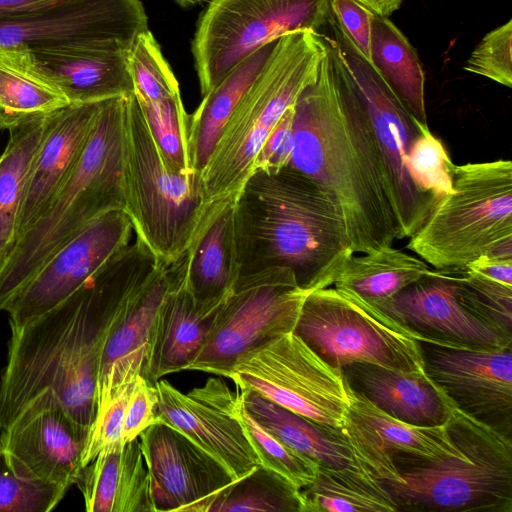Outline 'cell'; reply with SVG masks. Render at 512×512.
Here are the masks:
<instances>
[{"label":"cell","instance_id":"obj_1","mask_svg":"<svg viewBox=\"0 0 512 512\" xmlns=\"http://www.w3.org/2000/svg\"><path fill=\"white\" fill-rule=\"evenodd\" d=\"M159 263L136 238L56 307L11 329L0 380L1 431L46 389L55 393L75 423L89 430L109 333L126 301Z\"/></svg>","mask_w":512,"mask_h":512},{"label":"cell","instance_id":"obj_2","mask_svg":"<svg viewBox=\"0 0 512 512\" xmlns=\"http://www.w3.org/2000/svg\"><path fill=\"white\" fill-rule=\"evenodd\" d=\"M327 53L316 80L294 104L289 166L337 203L353 253L392 245L401 234L381 162L341 49L323 33Z\"/></svg>","mask_w":512,"mask_h":512},{"label":"cell","instance_id":"obj_3","mask_svg":"<svg viewBox=\"0 0 512 512\" xmlns=\"http://www.w3.org/2000/svg\"><path fill=\"white\" fill-rule=\"evenodd\" d=\"M234 228L238 278L284 268L312 291L331 286L353 254L332 196L289 165L248 176L235 197Z\"/></svg>","mask_w":512,"mask_h":512},{"label":"cell","instance_id":"obj_4","mask_svg":"<svg viewBox=\"0 0 512 512\" xmlns=\"http://www.w3.org/2000/svg\"><path fill=\"white\" fill-rule=\"evenodd\" d=\"M127 98L102 101L77 165L41 216L17 238L0 264V310L43 263L86 226L108 212L125 210Z\"/></svg>","mask_w":512,"mask_h":512},{"label":"cell","instance_id":"obj_5","mask_svg":"<svg viewBox=\"0 0 512 512\" xmlns=\"http://www.w3.org/2000/svg\"><path fill=\"white\" fill-rule=\"evenodd\" d=\"M457 455L397 453L402 483H383L398 511L512 512L511 436L456 407L447 421Z\"/></svg>","mask_w":512,"mask_h":512},{"label":"cell","instance_id":"obj_6","mask_svg":"<svg viewBox=\"0 0 512 512\" xmlns=\"http://www.w3.org/2000/svg\"><path fill=\"white\" fill-rule=\"evenodd\" d=\"M327 53L323 33L300 30L275 41L255 82L228 119L201 173L209 202L236 197L271 129L313 83Z\"/></svg>","mask_w":512,"mask_h":512},{"label":"cell","instance_id":"obj_7","mask_svg":"<svg viewBox=\"0 0 512 512\" xmlns=\"http://www.w3.org/2000/svg\"><path fill=\"white\" fill-rule=\"evenodd\" d=\"M407 248L436 270L464 269L480 256L512 259V162L454 165L453 191Z\"/></svg>","mask_w":512,"mask_h":512},{"label":"cell","instance_id":"obj_8","mask_svg":"<svg viewBox=\"0 0 512 512\" xmlns=\"http://www.w3.org/2000/svg\"><path fill=\"white\" fill-rule=\"evenodd\" d=\"M125 134L124 211L136 238L160 263L171 265L187 249L210 203L201 174L166 166L134 94L127 98Z\"/></svg>","mask_w":512,"mask_h":512},{"label":"cell","instance_id":"obj_9","mask_svg":"<svg viewBox=\"0 0 512 512\" xmlns=\"http://www.w3.org/2000/svg\"><path fill=\"white\" fill-rule=\"evenodd\" d=\"M294 332L335 368L365 363L425 372L421 338L358 295L333 286L306 296Z\"/></svg>","mask_w":512,"mask_h":512},{"label":"cell","instance_id":"obj_10","mask_svg":"<svg viewBox=\"0 0 512 512\" xmlns=\"http://www.w3.org/2000/svg\"><path fill=\"white\" fill-rule=\"evenodd\" d=\"M330 16V0H211L191 44L202 96L261 47L291 32H320Z\"/></svg>","mask_w":512,"mask_h":512},{"label":"cell","instance_id":"obj_11","mask_svg":"<svg viewBox=\"0 0 512 512\" xmlns=\"http://www.w3.org/2000/svg\"><path fill=\"white\" fill-rule=\"evenodd\" d=\"M251 390L324 427L342 428L349 408L341 369L319 356L294 331L241 357L227 375Z\"/></svg>","mask_w":512,"mask_h":512},{"label":"cell","instance_id":"obj_12","mask_svg":"<svg viewBox=\"0 0 512 512\" xmlns=\"http://www.w3.org/2000/svg\"><path fill=\"white\" fill-rule=\"evenodd\" d=\"M309 292L289 269L239 277L188 370L227 378L241 357L294 331Z\"/></svg>","mask_w":512,"mask_h":512},{"label":"cell","instance_id":"obj_13","mask_svg":"<svg viewBox=\"0 0 512 512\" xmlns=\"http://www.w3.org/2000/svg\"><path fill=\"white\" fill-rule=\"evenodd\" d=\"M329 24L366 114L401 239L410 238L437 204L431 195L415 185L407 168L409 150L422 124L407 110L372 63L357 52L332 18Z\"/></svg>","mask_w":512,"mask_h":512},{"label":"cell","instance_id":"obj_14","mask_svg":"<svg viewBox=\"0 0 512 512\" xmlns=\"http://www.w3.org/2000/svg\"><path fill=\"white\" fill-rule=\"evenodd\" d=\"M147 30L140 0H57L0 16V49L87 47L129 54Z\"/></svg>","mask_w":512,"mask_h":512},{"label":"cell","instance_id":"obj_15","mask_svg":"<svg viewBox=\"0 0 512 512\" xmlns=\"http://www.w3.org/2000/svg\"><path fill=\"white\" fill-rule=\"evenodd\" d=\"M125 211L108 212L54 253L5 305L11 329H18L56 307L117 254L131 239Z\"/></svg>","mask_w":512,"mask_h":512},{"label":"cell","instance_id":"obj_16","mask_svg":"<svg viewBox=\"0 0 512 512\" xmlns=\"http://www.w3.org/2000/svg\"><path fill=\"white\" fill-rule=\"evenodd\" d=\"M157 419L176 428L238 479L259 465L238 417L240 391L218 377L184 393L159 379Z\"/></svg>","mask_w":512,"mask_h":512},{"label":"cell","instance_id":"obj_17","mask_svg":"<svg viewBox=\"0 0 512 512\" xmlns=\"http://www.w3.org/2000/svg\"><path fill=\"white\" fill-rule=\"evenodd\" d=\"M88 429L68 415L46 389L32 399L0 435L3 452L20 477L61 485L76 484Z\"/></svg>","mask_w":512,"mask_h":512},{"label":"cell","instance_id":"obj_18","mask_svg":"<svg viewBox=\"0 0 512 512\" xmlns=\"http://www.w3.org/2000/svg\"><path fill=\"white\" fill-rule=\"evenodd\" d=\"M426 374L462 412L512 430V347L451 348L421 342Z\"/></svg>","mask_w":512,"mask_h":512},{"label":"cell","instance_id":"obj_19","mask_svg":"<svg viewBox=\"0 0 512 512\" xmlns=\"http://www.w3.org/2000/svg\"><path fill=\"white\" fill-rule=\"evenodd\" d=\"M459 270L431 269L401 290L387 313L414 331L422 342L463 349L512 347V334L480 319L459 301Z\"/></svg>","mask_w":512,"mask_h":512},{"label":"cell","instance_id":"obj_20","mask_svg":"<svg viewBox=\"0 0 512 512\" xmlns=\"http://www.w3.org/2000/svg\"><path fill=\"white\" fill-rule=\"evenodd\" d=\"M139 440L150 475L153 512H191L235 480L220 462L159 419Z\"/></svg>","mask_w":512,"mask_h":512},{"label":"cell","instance_id":"obj_21","mask_svg":"<svg viewBox=\"0 0 512 512\" xmlns=\"http://www.w3.org/2000/svg\"><path fill=\"white\" fill-rule=\"evenodd\" d=\"M348 396L347 419L341 430L353 455L383 483H402L393 462L397 453L438 459L460 452L447 422L438 426L411 425L386 414L349 386Z\"/></svg>","mask_w":512,"mask_h":512},{"label":"cell","instance_id":"obj_22","mask_svg":"<svg viewBox=\"0 0 512 512\" xmlns=\"http://www.w3.org/2000/svg\"><path fill=\"white\" fill-rule=\"evenodd\" d=\"M174 280L173 264L159 263L129 297L105 343L97 379V410L143 376L158 308Z\"/></svg>","mask_w":512,"mask_h":512},{"label":"cell","instance_id":"obj_23","mask_svg":"<svg viewBox=\"0 0 512 512\" xmlns=\"http://www.w3.org/2000/svg\"><path fill=\"white\" fill-rule=\"evenodd\" d=\"M101 103L69 104L48 116L19 206L17 238L41 216L77 165L95 126Z\"/></svg>","mask_w":512,"mask_h":512},{"label":"cell","instance_id":"obj_24","mask_svg":"<svg viewBox=\"0 0 512 512\" xmlns=\"http://www.w3.org/2000/svg\"><path fill=\"white\" fill-rule=\"evenodd\" d=\"M172 264L174 280L155 317L143 374L153 384L163 376L188 370L227 299L198 302L186 286L180 258Z\"/></svg>","mask_w":512,"mask_h":512},{"label":"cell","instance_id":"obj_25","mask_svg":"<svg viewBox=\"0 0 512 512\" xmlns=\"http://www.w3.org/2000/svg\"><path fill=\"white\" fill-rule=\"evenodd\" d=\"M13 50L70 104L101 102L134 94L128 54L87 47Z\"/></svg>","mask_w":512,"mask_h":512},{"label":"cell","instance_id":"obj_26","mask_svg":"<svg viewBox=\"0 0 512 512\" xmlns=\"http://www.w3.org/2000/svg\"><path fill=\"white\" fill-rule=\"evenodd\" d=\"M235 197L211 201L181 255L187 288L200 303L223 300L237 282Z\"/></svg>","mask_w":512,"mask_h":512},{"label":"cell","instance_id":"obj_27","mask_svg":"<svg viewBox=\"0 0 512 512\" xmlns=\"http://www.w3.org/2000/svg\"><path fill=\"white\" fill-rule=\"evenodd\" d=\"M348 386L391 417L416 426L445 424L455 406L426 372L353 363L342 368Z\"/></svg>","mask_w":512,"mask_h":512},{"label":"cell","instance_id":"obj_28","mask_svg":"<svg viewBox=\"0 0 512 512\" xmlns=\"http://www.w3.org/2000/svg\"><path fill=\"white\" fill-rule=\"evenodd\" d=\"M76 485L87 512H153L139 437L102 450L82 467Z\"/></svg>","mask_w":512,"mask_h":512},{"label":"cell","instance_id":"obj_29","mask_svg":"<svg viewBox=\"0 0 512 512\" xmlns=\"http://www.w3.org/2000/svg\"><path fill=\"white\" fill-rule=\"evenodd\" d=\"M274 44L261 47L234 67L188 116V151L196 172L202 173L228 119L262 72Z\"/></svg>","mask_w":512,"mask_h":512},{"label":"cell","instance_id":"obj_30","mask_svg":"<svg viewBox=\"0 0 512 512\" xmlns=\"http://www.w3.org/2000/svg\"><path fill=\"white\" fill-rule=\"evenodd\" d=\"M240 394L244 408L264 429L319 467L338 469L354 461L341 428L318 425L255 391Z\"/></svg>","mask_w":512,"mask_h":512},{"label":"cell","instance_id":"obj_31","mask_svg":"<svg viewBox=\"0 0 512 512\" xmlns=\"http://www.w3.org/2000/svg\"><path fill=\"white\" fill-rule=\"evenodd\" d=\"M422 259L392 245L351 254L331 286L350 291L387 312L393 298L430 271Z\"/></svg>","mask_w":512,"mask_h":512},{"label":"cell","instance_id":"obj_32","mask_svg":"<svg viewBox=\"0 0 512 512\" xmlns=\"http://www.w3.org/2000/svg\"><path fill=\"white\" fill-rule=\"evenodd\" d=\"M301 512H394L398 507L371 468L354 456L346 467H319L300 489Z\"/></svg>","mask_w":512,"mask_h":512},{"label":"cell","instance_id":"obj_33","mask_svg":"<svg viewBox=\"0 0 512 512\" xmlns=\"http://www.w3.org/2000/svg\"><path fill=\"white\" fill-rule=\"evenodd\" d=\"M371 27L370 62L413 117L428 126L425 75L415 48L388 17L373 14Z\"/></svg>","mask_w":512,"mask_h":512},{"label":"cell","instance_id":"obj_34","mask_svg":"<svg viewBox=\"0 0 512 512\" xmlns=\"http://www.w3.org/2000/svg\"><path fill=\"white\" fill-rule=\"evenodd\" d=\"M70 103L35 73L20 53L0 49V129L48 117Z\"/></svg>","mask_w":512,"mask_h":512},{"label":"cell","instance_id":"obj_35","mask_svg":"<svg viewBox=\"0 0 512 512\" xmlns=\"http://www.w3.org/2000/svg\"><path fill=\"white\" fill-rule=\"evenodd\" d=\"M47 118L9 130L7 144L0 155V264L12 249L25 183L42 142Z\"/></svg>","mask_w":512,"mask_h":512},{"label":"cell","instance_id":"obj_36","mask_svg":"<svg viewBox=\"0 0 512 512\" xmlns=\"http://www.w3.org/2000/svg\"><path fill=\"white\" fill-rule=\"evenodd\" d=\"M191 512H301L300 490L259 464L195 505Z\"/></svg>","mask_w":512,"mask_h":512},{"label":"cell","instance_id":"obj_37","mask_svg":"<svg viewBox=\"0 0 512 512\" xmlns=\"http://www.w3.org/2000/svg\"><path fill=\"white\" fill-rule=\"evenodd\" d=\"M138 104L166 166L177 173L195 171L188 151V115L180 93L158 102Z\"/></svg>","mask_w":512,"mask_h":512},{"label":"cell","instance_id":"obj_38","mask_svg":"<svg viewBox=\"0 0 512 512\" xmlns=\"http://www.w3.org/2000/svg\"><path fill=\"white\" fill-rule=\"evenodd\" d=\"M238 417L260 465L280 474L299 490L315 480L319 466L264 429L244 408L242 399Z\"/></svg>","mask_w":512,"mask_h":512},{"label":"cell","instance_id":"obj_39","mask_svg":"<svg viewBox=\"0 0 512 512\" xmlns=\"http://www.w3.org/2000/svg\"><path fill=\"white\" fill-rule=\"evenodd\" d=\"M128 66L138 102L154 103L180 93L177 79L149 30L136 39L128 54Z\"/></svg>","mask_w":512,"mask_h":512},{"label":"cell","instance_id":"obj_40","mask_svg":"<svg viewBox=\"0 0 512 512\" xmlns=\"http://www.w3.org/2000/svg\"><path fill=\"white\" fill-rule=\"evenodd\" d=\"M407 168L415 185L431 195L438 203L453 191V168L449 154L440 139L428 126L420 125V133L413 142Z\"/></svg>","mask_w":512,"mask_h":512},{"label":"cell","instance_id":"obj_41","mask_svg":"<svg viewBox=\"0 0 512 512\" xmlns=\"http://www.w3.org/2000/svg\"><path fill=\"white\" fill-rule=\"evenodd\" d=\"M457 297L471 313L490 325L512 334V285L460 269Z\"/></svg>","mask_w":512,"mask_h":512},{"label":"cell","instance_id":"obj_42","mask_svg":"<svg viewBox=\"0 0 512 512\" xmlns=\"http://www.w3.org/2000/svg\"><path fill=\"white\" fill-rule=\"evenodd\" d=\"M67 490L61 485L20 477L0 451V512H48Z\"/></svg>","mask_w":512,"mask_h":512},{"label":"cell","instance_id":"obj_43","mask_svg":"<svg viewBox=\"0 0 512 512\" xmlns=\"http://www.w3.org/2000/svg\"><path fill=\"white\" fill-rule=\"evenodd\" d=\"M464 70L512 87V20L488 32L465 62Z\"/></svg>","mask_w":512,"mask_h":512},{"label":"cell","instance_id":"obj_44","mask_svg":"<svg viewBox=\"0 0 512 512\" xmlns=\"http://www.w3.org/2000/svg\"><path fill=\"white\" fill-rule=\"evenodd\" d=\"M131 386L132 384L115 394L96 412L82 452V467L94 460L105 448L123 444V421Z\"/></svg>","mask_w":512,"mask_h":512},{"label":"cell","instance_id":"obj_45","mask_svg":"<svg viewBox=\"0 0 512 512\" xmlns=\"http://www.w3.org/2000/svg\"><path fill=\"white\" fill-rule=\"evenodd\" d=\"M158 392L155 384L138 375L130 388L124 414L122 443H128L156 422Z\"/></svg>","mask_w":512,"mask_h":512},{"label":"cell","instance_id":"obj_46","mask_svg":"<svg viewBox=\"0 0 512 512\" xmlns=\"http://www.w3.org/2000/svg\"><path fill=\"white\" fill-rule=\"evenodd\" d=\"M331 17L357 52L371 60V19L373 13L355 0H330Z\"/></svg>","mask_w":512,"mask_h":512},{"label":"cell","instance_id":"obj_47","mask_svg":"<svg viewBox=\"0 0 512 512\" xmlns=\"http://www.w3.org/2000/svg\"><path fill=\"white\" fill-rule=\"evenodd\" d=\"M294 105L289 107L263 141L253 162L252 172L278 170L290 164L293 148Z\"/></svg>","mask_w":512,"mask_h":512},{"label":"cell","instance_id":"obj_48","mask_svg":"<svg viewBox=\"0 0 512 512\" xmlns=\"http://www.w3.org/2000/svg\"><path fill=\"white\" fill-rule=\"evenodd\" d=\"M464 269L493 281L512 285V259L480 256L470 262Z\"/></svg>","mask_w":512,"mask_h":512},{"label":"cell","instance_id":"obj_49","mask_svg":"<svg viewBox=\"0 0 512 512\" xmlns=\"http://www.w3.org/2000/svg\"><path fill=\"white\" fill-rule=\"evenodd\" d=\"M57 0H0V16L27 12Z\"/></svg>","mask_w":512,"mask_h":512},{"label":"cell","instance_id":"obj_50","mask_svg":"<svg viewBox=\"0 0 512 512\" xmlns=\"http://www.w3.org/2000/svg\"><path fill=\"white\" fill-rule=\"evenodd\" d=\"M374 15L388 17L399 9L403 0H355Z\"/></svg>","mask_w":512,"mask_h":512},{"label":"cell","instance_id":"obj_51","mask_svg":"<svg viewBox=\"0 0 512 512\" xmlns=\"http://www.w3.org/2000/svg\"><path fill=\"white\" fill-rule=\"evenodd\" d=\"M174 1H176L179 5L187 8V7L201 4L204 0H174Z\"/></svg>","mask_w":512,"mask_h":512},{"label":"cell","instance_id":"obj_52","mask_svg":"<svg viewBox=\"0 0 512 512\" xmlns=\"http://www.w3.org/2000/svg\"><path fill=\"white\" fill-rule=\"evenodd\" d=\"M3 448H2V443H1V437H0V451H2Z\"/></svg>","mask_w":512,"mask_h":512}]
</instances>
